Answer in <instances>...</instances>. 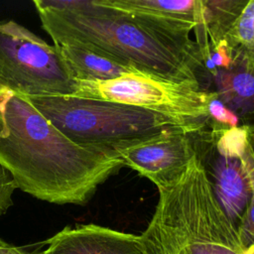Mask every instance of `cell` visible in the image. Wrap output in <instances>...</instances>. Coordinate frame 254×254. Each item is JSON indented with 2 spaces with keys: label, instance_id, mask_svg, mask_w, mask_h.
I'll use <instances>...</instances> for the list:
<instances>
[{
  "label": "cell",
  "instance_id": "1",
  "mask_svg": "<svg viewBox=\"0 0 254 254\" xmlns=\"http://www.w3.org/2000/svg\"><path fill=\"white\" fill-rule=\"evenodd\" d=\"M0 164L17 188L57 204L86 203L123 166L118 154L77 145L0 78Z\"/></svg>",
  "mask_w": 254,
  "mask_h": 254
},
{
  "label": "cell",
  "instance_id": "2",
  "mask_svg": "<svg viewBox=\"0 0 254 254\" xmlns=\"http://www.w3.org/2000/svg\"><path fill=\"white\" fill-rule=\"evenodd\" d=\"M33 3L54 45H82L141 72L194 82L202 88L204 72L199 59L103 0H34Z\"/></svg>",
  "mask_w": 254,
  "mask_h": 254
},
{
  "label": "cell",
  "instance_id": "3",
  "mask_svg": "<svg viewBox=\"0 0 254 254\" xmlns=\"http://www.w3.org/2000/svg\"><path fill=\"white\" fill-rule=\"evenodd\" d=\"M159 199L140 235L147 254H254L219 204L196 155Z\"/></svg>",
  "mask_w": 254,
  "mask_h": 254
},
{
  "label": "cell",
  "instance_id": "4",
  "mask_svg": "<svg viewBox=\"0 0 254 254\" xmlns=\"http://www.w3.org/2000/svg\"><path fill=\"white\" fill-rule=\"evenodd\" d=\"M29 97L73 143L114 153L165 134L197 131L206 125L132 105L77 95Z\"/></svg>",
  "mask_w": 254,
  "mask_h": 254
},
{
  "label": "cell",
  "instance_id": "5",
  "mask_svg": "<svg viewBox=\"0 0 254 254\" xmlns=\"http://www.w3.org/2000/svg\"><path fill=\"white\" fill-rule=\"evenodd\" d=\"M0 78L28 96L74 95L77 90L59 48L13 20L0 21Z\"/></svg>",
  "mask_w": 254,
  "mask_h": 254
},
{
  "label": "cell",
  "instance_id": "6",
  "mask_svg": "<svg viewBox=\"0 0 254 254\" xmlns=\"http://www.w3.org/2000/svg\"><path fill=\"white\" fill-rule=\"evenodd\" d=\"M74 95L132 105L178 119L206 124L215 97L190 81H175L141 71L103 81H77Z\"/></svg>",
  "mask_w": 254,
  "mask_h": 254
},
{
  "label": "cell",
  "instance_id": "7",
  "mask_svg": "<svg viewBox=\"0 0 254 254\" xmlns=\"http://www.w3.org/2000/svg\"><path fill=\"white\" fill-rule=\"evenodd\" d=\"M191 135L195 155L202 164L213 192L226 215L238 228L252 197L240 161L246 128H219L206 124Z\"/></svg>",
  "mask_w": 254,
  "mask_h": 254
},
{
  "label": "cell",
  "instance_id": "8",
  "mask_svg": "<svg viewBox=\"0 0 254 254\" xmlns=\"http://www.w3.org/2000/svg\"><path fill=\"white\" fill-rule=\"evenodd\" d=\"M109 7L129 16L200 60L191 31L202 18V0H103ZM201 61V60H200Z\"/></svg>",
  "mask_w": 254,
  "mask_h": 254
},
{
  "label": "cell",
  "instance_id": "9",
  "mask_svg": "<svg viewBox=\"0 0 254 254\" xmlns=\"http://www.w3.org/2000/svg\"><path fill=\"white\" fill-rule=\"evenodd\" d=\"M192 132L165 134L116 153L123 166L133 169L160 189L181 177L195 156Z\"/></svg>",
  "mask_w": 254,
  "mask_h": 254
},
{
  "label": "cell",
  "instance_id": "10",
  "mask_svg": "<svg viewBox=\"0 0 254 254\" xmlns=\"http://www.w3.org/2000/svg\"><path fill=\"white\" fill-rule=\"evenodd\" d=\"M38 254H147L140 235L96 224L65 226Z\"/></svg>",
  "mask_w": 254,
  "mask_h": 254
},
{
  "label": "cell",
  "instance_id": "11",
  "mask_svg": "<svg viewBox=\"0 0 254 254\" xmlns=\"http://www.w3.org/2000/svg\"><path fill=\"white\" fill-rule=\"evenodd\" d=\"M210 90L238 119L240 126L254 128V69L240 62L217 68L210 76Z\"/></svg>",
  "mask_w": 254,
  "mask_h": 254
},
{
  "label": "cell",
  "instance_id": "12",
  "mask_svg": "<svg viewBox=\"0 0 254 254\" xmlns=\"http://www.w3.org/2000/svg\"><path fill=\"white\" fill-rule=\"evenodd\" d=\"M56 46L76 81H103L139 71L103 53L82 45Z\"/></svg>",
  "mask_w": 254,
  "mask_h": 254
},
{
  "label": "cell",
  "instance_id": "13",
  "mask_svg": "<svg viewBox=\"0 0 254 254\" xmlns=\"http://www.w3.org/2000/svg\"><path fill=\"white\" fill-rule=\"evenodd\" d=\"M202 18L197 26L205 31L209 48H213L224 42L225 36L247 0H202Z\"/></svg>",
  "mask_w": 254,
  "mask_h": 254
},
{
  "label": "cell",
  "instance_id": "14",
  "mask_svg": "<svg viewBox=\"0 0 254 254\" xmlns=\"http://www.w3.org/2000/svg\"><path fill=\"white\" fill-rule=\"evenodd\" d=\"M224 42L233 56V62H240L254 69V0H247Z\"/></svg>",
  "mask_w": 254,
  "mask_h": 254
},
{
  "label": "cell",
  "instance_id": "15",
  "mask_svg": "<svg viewBox=\"0 0 254 254\" xmlns=\"http://www.w3.org/2000/svg\"><path fill=\"white\" fill-rule=\"evenodd\" d=\"M207 123L213 127L232 128L240 126L238 119L229 111L217 98L210 101L208 106V121Z\"/></svg>",
  "mask_w": 254,
  "mask_h": 254
},
{
  "label": "cell",
  "instance_id": "16",
  "mask_svg": "<svg viewBox=\"0 0 254 254\" xmlns=\"http://www.w3.org/2000/svg\"><path fill=\"white\" fill-rule=\"evenodd\" d=\"M240 161L251 190L252 198L254 199V128H246V137Z\"/></svg>",
  "mask_w": 254,
  "mask_h": 254
},
{
  "label": "cell",
  "instance_id": "17",
  "mask_svg": "<svg viewBox=\"0 0 254 254\" xmlns=\"http://www.w3.org/2000/svg\"><path fill=\"white\" fill-rule=\"evenodd\" d=\"M16 189L18 188L14 178L0 164V216L13 205L12 195Z\"/></svg>",
  "mask_w": 254,
  "mask_h": 254
},
{
  "label": "cell",
  "instance_id": "18",
  "mask_svg": "<svg viewBox=\"0 0 254 254\" xmlns=\"http://www.w3.org/2000/svg\"><path fill=\"white\" fill-rule=\"evenodd\" d=\"M237 229L242 243L245 246L254 247V199L252 197Z\"/></svg>",
  "mask_w": 254,
  "mask_h": 254
},
{
  "label": "cell",
  "instance_id": "19",
  "mask_svg": "<svg viewBox=\"0 0 254 254\" xmlns=\"http://www.w3.org/2000/svg\"><path fill=\"white\" fill-rule=\"evenodd\" d=\"M0 254H34V253H30L24 248L10 244L4 241L2 238H0Z\"/></svg>",
  "mask_w": 254,
  "mask_h": 254
}]
</instances>
